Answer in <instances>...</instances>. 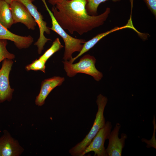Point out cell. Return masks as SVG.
Segmentation results:
<instances>
[{"mask_svg": "<svg viewBox=\"0 0 156 156\" xmlns=\"http://www.w3.org/2000/svg\"><path fill=\"white\" fill-rule=\"evenodd\" d=\"M121 125L117 123L114 129L111 131L108 139L109 143L106 152L108 156H121L125 145V140L127 138V135L124 133L121 134V137H118Z\"/></svg>", "mask_w": 156, "mask_h": 156, "instance_id": "cell-10", "label": "cell"}, {"mask_svg": "<svg viewBox=\"0 0 156 156\" xmlns=\"http://www.w3.org/2000/svg\"><path fill=\"white\" fill-rule=\"evenodd\" d=\"M64 47L58 38H56L53 42L51 47L39 58L46 62L55 53Z\"/></svg>", "mask_w": 156, "mask_h": 156, "instance_id": "cell-15", "label": "cell"}, {"mask_svg": "<svg viewBox=\"0 0 156 156\" xmlns=\"http://www.w3.org/2000/svg\"><path fill=\"white\" fill-rule=\"evenodd\" d=\"M112 128L110 121L106 122L104 126L99 131L81 156H83L91 151L94 152V156H107L104 143L105 140L109 138Z\"/></svg>", "mask_w": 156, "mask_h": 156, "instance_id": "cell-6", "label": "cell"}, {"mask_svg": "<svg viewBox=\"0 0 156 156\" xmlns=\"http://www.w3.org/2000/svg\"><path fill=\"white\" fill-rule=\"evenodd\" d=\"M14 23H20L23 24L29 29L34 30L37 25L34 18L22 3L13 0L9 4Z\"/></svg>", "mask_w": 156, "mask_h": 156, "instance_id": "cell-8", "label": "cell"}, {"mask_svg": "<svg viewBox=\"0 0 156 156\" xmlns=\"http://www.w3.org/2000/svg\"><path fill=\"white\" fill-rule=\"evenodd\" d=\"M148 8L155 17L156 16V0H143Z\"/></svg>", "mask_w": 156, "mask_h": 156, "instance_id": "cell-19", "label": "cell"}, {"mask_svg": "<svg viewBox=\"0 0 156 156\" xmlns=\"http://www.w3.org/2000/svg\"><path fill=\"white\" fill-rule=\"evenodd\" d=\"M13 63L12 60L5 59L0 68V103L10 101L12 99L14 90L10 86L9 75Z\"/></svg>", "mask_w": 156, "mask_h": 156, "instance_id": "cell-7", "label": "cell"}, {"mask_svg": "<svg viewBox=\"0 0 156 156\" xmlns=\"http://www.w3.org/2000/svg\"><path fill=\"white\" fill-rule=\"evenodd\" d=\"M32 2L34 1L35 0H30Z\"/></svg>", "mask_w": 156, "mask_h": 156, "instance_id": "cell-22", "label": "cell"}, {"mask_svg": "<svg viewBox=\"0 0 156 156\" xmlns=\"http://www.w3.org/2000/svg\"><path fill=\"white\" fill-rule=\"evenodd\" d=\"M64 80V77L54 76L43 81L41 84L39 93L35 99V104L38 106H42L51 91L56 87L60 86Z\"/></svg>", "mask_w": 156, "mask_h": 156, "instance_id": "cell-11", "label": "cell"}, {"mask_svg": "<svg viewBox=\"0 0 156 156\" xmlns=\"http://www.w3.org/2000/svg\"><path fill=\"white\" fill-rule=\"evenodd\" d=\"M72 0H48L49 3L53 6L57 4L61 3L64 1H70Z\"/></svg>", "mask_w": 156, "mask_h": 156, "instance_id": "cell-20", "label": "cell"}, {"mask_svg": "<svg viewBox=\"0 0 156 156\" xmlns=\"http://www.w3.org/2000/svg\"><path fill=\"white\" fill-rule=\"evenodd\" d=\"M24 150L18 141L7 130H4L0 137V156H19Z\"/></svg>", "mask_w": 156, "mask_h": 156, "instance_id": "cell-9", "label": "cell"}, {"mask_svg": "<svg viewBox=\"0 0 156 156\" xmlns=\"http://www.w3.org/2000/svg\"><path fill=\"white\" fill-rule=\"evenodd\" d=\"M14 0L20 2L26 7L38 26L40 31L39 37L34 45L37 46L38 53L40 54L43 50L45 44L48 41L51 40L50 39L46 38L44 35V32L48 34H50L49 27L47 26L46 22L44 21L43 16L38 10L37 8L30 0Z\"/></svg>", "mask_w": 156, "mask_h": 156, "instance_id": "cell-5", "label": "cell"}, {"mask_svg": "<svg viewBox=\"0 0 156 156\" xmlns=\"http://www.w3.org/2000/svg\"><path fill=\"white\" fill-rule=\"evenodd\" d=\"M0 39L9 40L13 42L19 49L29 48L34 42V38L30 35L22 36L10 31L0 23Z\"/></svg>", "mask_w": 156, "mask_h": 156, "instance_id": "cell-12", "label": "cell"}, {"mask_svg": "<svg viewBox=\"0 0 156 156\" xmlns=\"http://www.w3.org/2000/svg\"><path fill=\"white\" fill-rule=\"evenodd\" d=\"M9 4L11 3L13 0H4Z\"/></svg>", "mask_w": 156, "mask_h": 156, "instance_id": "cell-21", "label": "cell"}, {"mask_svg": "<svg viewBox=\"0 0 156 156\" xmlns=\"http://www.w3.org/2000/svg\"><path fill=\"white\" fill-rule=\"evenodd\" d=\"M107 101V97L101 94L97 96L96 103L98 109L92 126L83 140L69 150V152L72 155L81 156L99 131L104 126L106 121L104 112Z\"/></svg>", "mask_w": 156, "mask_h": 156, "instance_id": "cell-2", "label": "cell"}, {"mask_svg": "<svg viewBox=\"0 0 156 156\" xmlns=\"http://www.w3.org/2000/svg\"><path fill=\"white\" fill-rule=\"evenodd\" d=\"M8 44L7 40L0 39V62L5 59L13 60L15 58L14 55L9 52L7 49Z\"/></svg>", "mask_w": 156, "mask_h": 156, "instance_id": "cell-18", "label": "cell"}, {"mask_svg": "<svg viewBox=\"0 0 156 156\" xmlns=\"http://www.w3.org/2000/svg\"><path fill=\"white\" fill-rule=\"evenodd\" d=\"M46 62L45 60L39 58L33 61L31 63L26 66L25 68L27 71L30 70H40L45 73V64Z\"/></svg>", "mask_w": 156, "mask_h": 156, "instance_id": "cell-17", "label": "cell"}, {"mask_svg": "<svg viewBox=\"0 0 156 156\" xmlns=\"http://www.w3.org/2000/svg\"><path fill=\"white\" fill-rule=\"evenodd\" d=\"M0 23L8 29L14 24L9 4L4 0H0Z\"/></svg>", "mask_w": 156, "mask_h": 156, "instance_id": "cell-14", "label": "cell"}, {"mask_svg": "<svg viewBox=\"0 0 156 156\" xmlns=\"http://www.w3.org/2000/svg\"><path fill=\"white\" fill-rule=\"evenodd\" d=\"M108 0H86L87 3L86 8L88 14L91 16L97 15V9L99 5L102 3ZM111 0L117 2L121 0Z\"/></svg>", "mask_w": 156, "mask_h": 156, "instance_id": "cell-16", "label": "cell"}, {"mask_svg": "<svg viewBox=\"0 0 156 156\" xmlns=\"http://www.w3.org/2000/svg\"><path fill=\"white\" fill-rule=\"evenodd\" d=\"M51 19L52 26L49 28L58 34L63 39L65 44V51L63 59L69 61L73 57L72 54L75 52H80L86 40L72 37L68 34L57 23L51 11L49 9L45 0H41Z\"/></svg>", "mask_w": 156, "mask_h": 156, "instance_id": "cell-3", "label": "cell"}, {"mask_svg": "<svg viewBox=\"0 0 156 156\" xmlns=\"http://www.w3.org/2000/svg\"><path fill=\"white\" fill-rule=\"evenodd\" d=\"M96 61L94 57L87 54L84 55L78 62L75 64H73L68 60L62 61V62L64 69L68 77H72L78 73H81L90 75L96 81H99L103 75L96 68Z\"/></svg>", "mask_w": 156, "mask_h": 156, "instance_id": "cell-4", "label": "cell"}, {"mask_svg": "<svg viewBox=\"0 0 156 156\" xmlns=\"http://www.w3.org/2000/svg\"><path fill=\"white\" fill-rule=\"evenodd\" d=\"M86 0L64 1L53 6L51 11L56 20L64 30L73 34L82 35L102 25L110 12L107 7L102 14L89 15L86 10Z\"/></svg>", "mask_w": 156, "mask_h": 156, "instance_id": "cell-1", "label": "cell"}, {"mask_svg": "<svg viewBox=\"0 0 156 156\" xmlns=\"http://www.w3.org/2000/svg\"><path fill=\"white\" fill-rule=\"evenodd\" d=\"M127 28L131 29L135 31L136 30V29L134 27L133 25L131 17H130L126 25L119 27H115L113 29L107 31L99 34L91 39L87 41H86L83 44V48L79 53L75 57L72 58L69 61L71 63H73L77 58L92 48L103 37L113 32Z\"/></svg>", "mask_w": 156, "mask_h": 156, "instance_id": "cell-13", "label": "cell"}]
</instances>
